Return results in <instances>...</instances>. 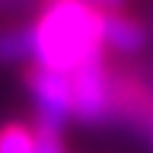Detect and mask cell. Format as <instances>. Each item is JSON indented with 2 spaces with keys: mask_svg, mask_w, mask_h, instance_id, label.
Wrapping results in <instances>:
<instances>
[{
  "mask_svg": "<svg viewBox=\"0 0 153 153\" xmlns=\"http://www.w3.org/2000/svg\"><path fill=\"white\" fill-rule=\"evenodd\" d=\"M35 128H38V150L35 153H67L64 128H51V124H42V121H35Z\"/></svg>",
  "mask_w": 153,
  "mask_h": 153,
  "instance_id": "obj_8",
  "label": "cell"
},
{
  "mask_svg": "<svg viewBox=\"0 0 153 153\" xmlns=\"http://www.w3.org/2000/svg\"><path fill=\"white\" fill-rule=\"evenodd\" d=\"M86 3H93L102 13H121V10H128V0H86Z\"/></svg>",
  "mask_w": 153,
  "mask_h": 153,
  "instance_id": "obj_9",
  "label": "cell"
},
{
  "mask_svg": "<svg viewBox=\"0 0 153 153\" xmlns=\"http://www.w3.org/2000/svg\"><path fill=\"white\" fill-rule=\"evenodd\" d=\"M112 93H115V121H128L153 143V86H147L137 76L115 74Z\"/></svg>",
  "mask_w": 153,
  "mask_h": 153,
  "instance_id": "obj_4",
  "label": "cell"
},
{
  "mask_svg": "<svg viewBox=\"0 0 153 153\" xmlns=\"http://www.w3.org/2000/svg\"><path fill=\"white\" fill-rule=\"evenodd\" d=\"M105 51H115V54H137L143 45H147V26L140 19L128 16V10L121 13H105Z\"/></svg>",
  "mask_w": 153,
  "mask_h": 153,
  "instance_id": "obj_5",
  "label": "cell"
},
{
  "mask_svg": "<svg viewBox=\"0 0 153 153\" xmlns=\"http://www.w3.org/2000/svg\"><path fill=\"white\" fill-rule=\"evenodd\" d=\"M38 150V128L26 118H0V153H35Z\"/></svg>",
  "mask_w": 153,
  "mask_h": 153,
  "instance_id": "obj_7",
  "label": "cell"
},
{
  "mask_svg": "<svg viewBox=\"0 0 153 153\" xmlns=\"http://www.w3.org/2000/svg\"><path fill=\"white\" fill-rule=\"evenodd\" d=\"M10 64H32L29 22H0V67Z\"/></svg>",
  "mask_w": 153,
  "mask_h": 153,
  "instance_id": "obj_6",
  "label": "cell"
},
{
  "mask_svg": "<svg viewBox=\"0 0 153 153\" xmlns=\"http://www.w3.org/2000/svg\"><path fill=\"white\" fill-rule=\"evenodd\" d=\"M26 7H35V0H0V13H16Z\"/></svg>",
  "mask_w": 153,
  "mask_h": 153,
  "instance_id": "obj_10",
  "label": "cell"
},
{
  "mask_svg": "<svg viewBox=\"0 0 153 153\" xmlns=\"http://www.w3.org/2000/svg\"><path fill=\"white\" fill-rule=\"evenodd\" d=\"M22 89L35 105V121L51 128H67L74 121V99H70V74H57L42 64H26Z\"/></svg>",
  "mask_w": 153,
  "mask_h": 153,
  "instance_id": "obj_3",
  "label": "cell"
},
{
  "mask_svg": "<svg viewBox=\"0 0 153 153\" xmlns=\"http://www.w3.org/2000/svg\"><path fill=\"white\" fill-rule=\"evenodd\" d=\"M112 70L105 57L89 61L70 74V99H74V121L80 124H108L115 121V93Z\"/></svg>",
  "mask_w": 153,
  "mask_h": 153,
  "instance_id": "obj_2",
  "label": "cell"
},
{
  "mask_svg": "<svg viewBox=\"0 0 153 153\" xmlns=\"http://www.w3.org/2000/svg\"><path fill=\"white\" fill-rule=\"evenodd\" d=\"M32 64L57 74L105 57V13L86 0H35L32 7Z\"/></svg>",
  "mask_w": 153,
  "mask_h": 153,
  "instance_id": "obj_1",
  "label": "cell"
}]
</instances>
